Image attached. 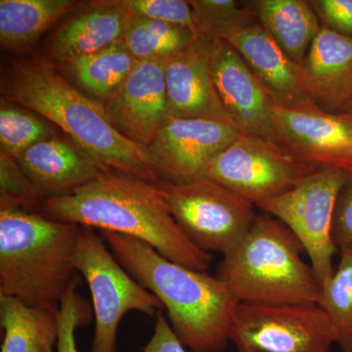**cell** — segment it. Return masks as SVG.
<instances>
[{
    "instance_id": "6da1fadb",
    "label": "cell",
    "mask_w": 352,
    "mask_h": 352,
    "mask_svg": "<svg viewBox=\"0 0 352 352\" xmlns=\"http://www.w3.org/2000/svg\"><path fill=\"white\" fill-rule=\"evenodd\" d=\"M2 98L38 113L65 131L103 171H117L159 184L147 149L111 124L103 105L74 87L43 61L14 63L1 78Z\"/></svg>"
},
{
    "instance_id": "7a4b0ae2",
    "label": "cell",
    "mask_w": 352,
    "mask_h": 352,
    "mask_svg": "<svg viewBox=\"0 0 352 352\" xmlns=\"http://www.w3.org/2000/svg\"><path fill=\"white\" fill-rule=\"evenodd\" d=\"M45 217L142 241L162 256L207 272L212 254L196 247L173 219L157 184L104 171L72 195L44 201Z\"/></svg>"
},
{
    "instance_id": "3957f363",
    "label": "cell",
    "mask_w": 352,
    "mask_h": 352,
    "mask_svg": "<svg viewBox=\"0 0 352 352\" xmlns=\"http://www.w3.org/2000/svg\"><path fill=\"white\" fill-rule=\"evenodd\" d=\"M102 236L122 267L159 298L183 346L193 352L226 351L239 302L224 282L173 263L135 238L109 231Z\"/></svg>"
},
{
    "instance_id": "277c9868",
    "label": "cell",
    "mask_w": 352,
    "mask_h": 352,
    "mask_svg": "<svg viewBox=\"0 0 352 352\" xmlns=\"http://www.w3.org/2000/svg\"><path fill=\"white\" fill-rule=\"evenodd\" d=\"M82 226L24 210H0V296L59 309L76 279Z\"/></svg>"
},
{
    "instance_id": "5b68a950",
    "label": "cell",
    "mask_w": 352,
    "mask_h": 352,
    "mask_svg": "<svg viewBox=\"0 0 352 352\" xmlns=\"http://www.w3.org/2000/svg\"><path fill=\"white\" fill-rule=\"evenodd\" d=\"M302 251L283 222L256 214L244 237L223 254L217 277L239 302L319 305L321 285Z\"/></svg>"
},
{
    "instance_id": "8992f818",
    "label": "cell",
    "mask_w": 352,
    "mask_h": 352,
    "mask_svg": "<svg viewBox=\"0 0 352 352\" xmlns=\"http://www.w3.org/2000/svg\"><path fill=\"white\" fill-rule=\"evenodd\" d=\"M75 266L85 277L94 302L95 332L90 352H117L118 329L127 312L156 316L164 309L159 298L122 267L91 227L82 226Z\"/></svg>"
},
{
    "instance_id": "52a82bcc",
    "label": "cell",
    "mask_w": 352,
    "mask_h": 352,
    "mask_svg": "<svg viewBox=\"0 0 352 352\" xmlns=\"http://www.w3.org/2000/svg\"><path fill=\"white\" fill-rule=\"evenodd\" d=\"M157 187L183 232L208 254L228 252L256 217L254 204L206 176Z\"/></svg>"
},
{
    "instance_id": "ba28073f",
    "label": "cell",
    "mask_w": 352,
    "mask_h": 352,
    "mask_svg": "<svg viewBox=\"0 0 352 352\" xmlns=\"http://www.w3.org/2000/svg\"><path fill=\"white\" fill-rule=\"evenodd\" d=\"M317 170L284 146L241 132L210 162L205 176L256 206L295 188Z\"/></svg>"
},
{
    "instance_id": "9c48e42d",
    "label": "cell",
    "mask_w": 352,
    "mask_h": 352,
    "mask_svg": "<svg viewBox=\"0 0 352 352\" xmlns=\"http://www.w3.org/2000/svg\"><path fill=\"white\" fill-rule=\"evenodd\" d=\"M349 173L339 168H319L283 195L258 204L265 214L283 222L302 245L322 286L333 276L331 235L336 201Z\"/></svg>"
},
{
    "instance_id": "30bf717a",
    "label": "cell",
    "mask_w": 352,
    "mask_h": 352,
    "mask_svg": "<svg viewBox=\"0 0 352 352\" xmlns=\"http://www.w3.org/2000/svg\"><path fill=\"white\" fill-rule=\"evenodd\" d=\"M230 340L238 352H331L336 333L319 305L239 302Z\"/></svg>"
},
{
    "instance_id": "8fae6325",
    "label": "cell",
    "mask_w": 352,
    "mask_h": 352,
    "mask_svg": "<svg viewBox=\"0 0 352 352\" xmlns=\"http://www.w3.org/2000/svg\"><path fill=\"white\" fill-rule=\"evenodd\" d=\"M278 141L315 168H333L352 175V116L331 113L314 101L272 108Z\"/></svg>"
},
{
    "instance_id": "7c38bea8",
    "label": "cell",
    "mask_w": 352,
    "mask_h": 352,
    "mask_svg": "<svg viewBox=\"0 0 352 352\" xmlns=\"http://www.w3.org/2000/svg\"><path fill=\"white\" fill-rule=\"evenodd\" d=\"M241 132L229 122L170 119L146 149L161 182H191L205 176L210 162Z\"/></svg>"
},
{
    "instance_id": "4fadbf2b",
    "label": "cell",
    "mask_w": 352,
    "mask_h": 352,
    "mask_svg": "<svg viewBox=\"0 0 352 352\" xmlns=\"http://www.w3.org/2000/svg\"><path fill=\"white\" fill-rule=\"evenodd\" d=\"M210 67L219 100L234 124L280 144L271 116L276 103L226 39L210 41Z\"/></svg>"
},
{
    "instance_id": "5bb4252c",
    "label": "cell",
    "mask_w": 352,
    "mask_h": 352,
    "mask_svg": "<svg viewBox=\"0 0 352 352\" xmlns=\"http://www.w3.org/2000/svg\"><path fill=\"white\" fill-rule=\"evenodd\" d=\"M164 62L139 61L119 89L102 103L113 126L144 148L170 120Z\"/></svg>"
},
{
    "instance_id": "9a60e30c",
    "label": "cell",
    "mask_w": 352,
    "mask_h": 352,
    "mask_svg": "<svg viewBox=\"0 0 352 352\" xmlns=\"http://www.w3.org/2000/svg\"><path fill=\"white\" fill-rule=\"evenodd\" d=\"M210 39L197 36L164 62L170 119H205L233 124L215 90L210 67Z\"/></svg>"
},
{
    "instance_id": "2e32d148",
    "label": "cell",
    "mask_w": 352,
    "mask_h": 352,
    "mask_svg": "<svg viewBox=\"0 0 352 352\" xmlns=\"http://www.w3.org/2000/svg\"><path fill=\"white\" fill-rule=\"evenodd\" d=\"M16 160L43 204L72 195L104 173L69 138L43 141Z\"/></svg>"
},
{
    "instance_id": "e0dca14e",
    "label": "cell",
    "mask_w": 352,
    "mask_h": 352,
    "mask_svg": "<svg viewBox=\"0 0 352 352\" xmlns=\"http://www.w3.org/2000/svg\"><path fill=\"white\" fill-rule=\"evenodd\" d=\"M226 41L239 53L278 105L314 101L302 67L281 50L259 23Z\"/></svg>"
},
{
    "instance_id": "ac0fdd59",
    "label": "cell",
    "mask_w": 352,
    "mask_h": 352,
    "mask_svg": "<svg viewBox=\"0 0 352 352\" xmlns=\"http://www.w3.org/2000/svg\"><path fill=\"white\" fill-rule=\"evenodd\" d=\"M302 67L312 100L344 112L352 100V39L322 25Z\"/></svg>"
},
{
    "instance_id": "d6986e66",
    "label": "cell",
    "mask_w": 352,
    "mask_h": 352,
    "mask_svg": "<svg viewBox=\"0 0 352 352\" xmlns=\"http://www.w3.org/2000/svg\"><path fill=\"white\" fill-rule=\"evenodd\" d=\"M132 17L124 0L91 2L55 32L50 43L51 56L65 63L124 41Z\"/></svg>"
},
{
    "instance_id": "ffe728a7",
    "label": "cell",
    "mask_w": 352,
    "mask_h": 352,
    "mask_svg": "<svg viewBox=\"0 0 352 352\" xmlns=\"http://www.w3.org/2000/svg\"><path fill=\"white\" fill-rule=\"evenodd\" d=\"M261 27L296 64L302 66L322 24L307 0L251 1Z\"/></svg>"
},
{
    "instance_id": "44dd1931",
    "label": "cell",
    "mask_w": 352,
    "mask_h": 352,
    "mask_svg": "<svg viewBox=\"0 0 352 352\" xmlns=\"http://www.w3.org/2000/svg\"><path fill=\"white\" fill-rule=\"evenodd\" d=\"M58 310L32 307L18 298L0 296L1 352H54Z\"/></svg>"
},
{
    "instance_id": "7402d4cb",
    "label": "cell",
    "mask_w": 352,
    "mask_h": 352,
    "mask_svg": "<svg viewBox=\"0 0 352 352\" xmlns=\"http://www.w3.org/2000/svg\"><path fill=\"white\" fill-rule=\"evenodd\" d=\"M74 0H1L0 43L13 52L29 50L58 20L78 6Z\"/></svg>"
},
{
    "instance_id": "603a6c76",
    "label": "cell",
    "mask_w": 352,
    "mask_h": 352,
    "mask_svg": "<svg viewBox=\"0 0 352 352\" xmlns=\"http://www.w3.org/2000/svg\"><path fill=\"white\" fill-rule=\"evenodd\" d=\"M138 62L122 41L64 64L78 85L102 104L119 89Z\"/></svg>"
},
{
    "instance_id": "cb8c5ba5",
    "label": "cell",
    "mask_w": 352,
    "mask_h": 352,
    "mask_svg": "<svg viewBox=\"0 0 352 352\" xmlns=\"http://www.w3.org/2000/svg\"><path fill=\"white\" fill-rule=\"evenodd\" d=\"M197 36L188 28L133 16L124 41L138 61L166 60L182 52Z\"/></svg>"
},
{
    "instance_id": "d4e9b609",
    "label": "cell",
    "mask_w": 352,
    "mask_h": 352,
    "mask_svg": "<svg viewBox=\"0 0 352 352\" xmlns=\"http://www.w3.org/2000/svg\"><path fill=\"white\" fill-rule=\"evenodd\" d=\"M55 126L38 113L2 98L0 103V148L15 159L32 146L55 136Z\"/></svg>"
},
{
    "instance_id": "484cf974",
    "label": "cell",
    "mask_w": 352,
    "mask_h": 352,
    "mask_svg": "<svg viewBox=\"0 0 352 352\" xmlns=\"http://www.w3.org/2000/svg\"><path fill=\"white\" fill-rule=\"evenodd\" d=\"M319 305L327 314L342 352H352V254L340 256L333 276L322 286Z\"/></svg>"
},
{
    "instance_id": "4316f807",
    "label": "cell",
    "mask_w": 352,
    "mask_h": 352,
    "mask_svg": "<svg viewBox=\"0 0 352 352\" xmlns=\"http://www.w3.org/2000/svg\"><path fill=\"white\" fill-rule=\"evenodd\" d=\"M189 3L201 36L210 41L227 39L258 23L251 1L190 0Z\"/></svg>"
},
{
    "instance_id": "83f0119b",
    "label": "cell",
    "mask_w": 352,
    "mask_h": 352,
    "mask_svg": "<svg viewBox=\"0 0 352 352\" xmlns=\"http://www.w3.org/2000/svg\"><path fill=\"white\" fill-rule=\"evenodd\" d=\"M43 204L17 160L0 153V208L32 212Z\"/></svg>"
},
{
    "instance_id": "f1b7e54d",
    "label": "cell",
    "mask_w": 352,
    "mask_h": 352,
    "mask_svg": "<svg viewBox=\"0 0 352 352\" xmlns=\"http://www.w3.org/2000/svg\"><path fill=\"white\" fill-rule=\"evenodd\" d=\"M133 16L188 28L200 36L195 14L185 0H124Z\"/></svg>"
},
{
    "instance_id": "f546056e",
    "label": "cell",
    "mask_w": 352,
    "mask_h": 352,
    "mask_svg": "<svg viewBox=\"0 0 352 352\" xmlns=\"http://www.w3.org/2000/svg\"><path fill=\"white\" fill-rule=\"evenodd\" d=\"M78 280H75L65 294L58 310L57 352H78L76 342V330L89 321L87 302L76 292Z\"/></svg>"
},
{
    "instance_id": "4dcf8cb0",
    "label": "cell",
    "mask_w": 352,
    "mask_h": 352,
    "mask_svg": "<svg viewBox=\"0 0 352 352\" xmlns=\"http://www.w3.org/2000/svg\"><path fill=\"white\" fill-rule=\"evenodd\" d=\"M331 235L340 256L352 254V175L347 176L337 197Z\"/></svg>"
},
{
    "instance_id": "1f68e13d",
    "label": "cell",
    "mask_w": 352,
    "mask_h": 352,
    "mask_svg": "<svg viewBox=\"0 0 352 352\" xmlns=\"http://www.w3.org/2000/svg\"><path fill=\"white\" fill-rule=\"evenodd\" d=\"M322 25L352 39V0H310Z\"/></svg>"
},
{
    "instance_id": "d6a6232c",
    "label": "cell",
    "mask_w": 352,
    "mask_h": 352,
    "mask_svg": "<svg viewBox=\"0 0 352 352\" xmlns=\"http://www.w3.org/2000/svg\"><path fill=\"white\" fill-rule=\"evenodd\" d=\"M142 352H187L164 316L163 310L156 315L154 333Z\"/></svg>"
},
{
    "instance_id": "836d02e7",
    "label": "cell",
    "mask_w": 352,
    "mask_h": 352,
    "mask_svg": "<svg viewBox=\"0 0 352 352\" xmlns=\"http://www.w3.org/2000/svg\"><path fill=\"white\" fill-rule=\"evenodd\" d=\"M344 112H346L349 113V115L352 116V100L349 102V105L346 106V108L344 109Z\"/></svg>"
}]
</instances>
